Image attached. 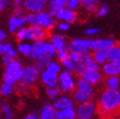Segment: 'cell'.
Masks as SVG:
<instances>
[{"label": "cell", "mask_w": 120, "mask_h": 119, "mask_svg": "<svg viewBox=\"0 0 120 119\" xmlns=\"http://www.w3.org/2000/svg\"><path fill=\"white\" fill-rule=\"evenodd\" d=\"M30 51H31V44L28 42H25V41H22L17 47V52L25 56H28Z\"/></svg>", "instance_id": "cell-27"}, {"label": "cell", "mask_w": 120, "mask_h": 119, "mask_svg": "<svg viewBox=\"0 0 120 119\" xmlns=\"http://www.w3.org/2000/svg\"><path fill=\"white\" fill-rule=\"evenodd\" d=\"M40 79L41 82L46 87H54L58 86V74L54 73L52 71H49L48 69L44 68L40 71Z\"/></svg>", "instance_id": "cell-14"}, {"label": "cell", "mask_w": 120, "mask_h": 119, "mask_svg": "<svg viewBox=\"0 0 120 119\" xmlns=\"http://www.w3.org/2000/svg\"><path fill=\"white\" fill-rule=\"evenodd\" d=\"M56 26H57V28H58V30L62 31V32H65V31L69 30V28H70V23L65 22H60L58 25H56Z\"/></svg>", "instance_id": "cell-38"}, {"label": "cell", "mask_w": 120, "mask_h": 119, "mask_svg": "<svg viewBox=\"0 0 120 119\" xmlns=\"http://www.w3.org/2000/svg\"><path fill=\"white\" fill-rule=\"evenodd\" d=\"M68 57H69V59H70L73 63H75V62L80 61L82 55L79 54V53H77V52H69V53H68Z\"/></svg>", "instance_id": "cell-41"}, {"label": "cell", "mask_w": 120, "mask_h": 119, "mask_svg": "<svg viewBox=\"0 0 120 119\" xmlns=\"http://www.w3.org/2000/svg\"><path fill=\"white\" fill-rule=\"evenodd\" d=\"M100 31H101L100 28H98V27H89L85 30V33L88 36H94V35L99 34Z\"/></svg>", "instance_id": "cell-42"}, {"label": "cell", "mask_w": 120, "mask_h": 119, "mask_svg": "<svg viewBox=\"0 0 120 119\" xmlns=\"http://www.w3.org/2000/svg\"><path fill=\"white\" fill-rule=\"evenodd\" d=\"M12 3V0H0V12H2L7 5H10Z\"/></svg>", "instance_id": "cell-45"}, {"label": "cell", "mask_w": 120, "mask_h": 119, "mask_svg": "<svg viewBox=\"0 0 120 119\" xmlns=\"http://www.w3.org/2000/svg\"><path fill=\"white\" fill-rule=\"evenodd\" d=\"M57 109L52 104H45L40 112L41 119H56Z\"/></svg>", "instance_id": "cell-21"}, {"label": "cell", "mask_w": 120, "mask_h": 119, "mask_svg": "<svg viewBox=\"0 0 120 119\" xmlns=\"http://www.w3.org/2000/svg\"><path fill=\"white\" fill-rule=\"evenodd\" d=\"M75 89L81 91V92L84 93V94H86L87 96H88L89 98H91V99L94 97L95 92H94L93 86H92L91 84H89L88 82L84 81V80L81 79V78H79L78 80H76V82H75Z\"/></svg>", "instance_id": "cell-19"}, {"label": "cell", "mask_w": 120, "mask_h": 119, "mask_svg": "<svg viewBox=\"0 0 120 119\" xmlns=\"http://www.w3.org/2000/svg\"><path fill=\"white\" fill-rule=\"evenodd\" d=\"M1 104H2V103H1V100H0V108H1Z\"/></svg>", "instance_id": "cell-51"}, {"label": "cell", "mask_w": 120, "mask_h": 119, "mask_svg": "<svg viewBox=\"0 0 120 119\" xmlns=\"http://www.w3.org/2000/svg\"><path fill=\"white\" fill-rule=\"evenodd\" d=\"M46 69H48L49 71H52V72L54 73H57L59 74V72L61 71V65H60V63L58 62H55V61H51L49 62V63H48L46 65Z\"/></svg>", "instance_id": "cell-33"}, {"label": "cell", "mask_w": 120, "mask_h": 119, "mask_svg": "<svg viewBox=\"0 0 120 119\" xmlns=\"http://www.w3.org/2000/svg\"><path fill=\"white\" fill-rule=\"evenodd\" d=\"M26 14L23 9H15L13 16H11L8 20V29L11 33H15L18 29L26 26Z\"/></svg>", "instance_id": "cell-7"}, {"label": "cell", "mask_w": 120, "mask_h": 119, "mask_svg": "<svg viewBox=\"0 0 120 119\" xmlns=\"http://www.w3.org/2000/svg\"><path fill=\"white\" fill-rule=\"evenodd\" d=\"M116 41L113 38H101V39H91V45H90V48L92 51L95 50H106L110 48L111 46L115 45Z\"/></svg>", "instance_id": "cell-15"}, {"label": "cell", "mask_w": 120, "mask_h": 119, "mask_svg": "<svg viewBox=\"0 0 120 119\" xmlns=\"http://www.w3.org/2000/svg\"><path fill=\"white\" fill-rule=\"evenodd\" d=\"M49 7H56V8H64L67 7L68 4V0H49L47 2Z\"/></svg>", "instance_id": "cell-31"}, {"label": "cell", "mask_w": 120, "mask_h": 119, "mask_svg": "<svg viewBox=\"0 0 120 119\" xmlns=\"http://www.w3.org/2000/svg\"><path fill=\"white\" fill-rule=\"evenodd\" d=\"M120 106V93L118 90H105L101 94L99 99V109L101 114L109 115L116 111Z\"/></svg>", "instance_id": "cell-1"}, {"label": "cell", "mask_w": 120, "mask_h": 119, "mask_svg": "<svg viewBox=\"0 0 120 119\" xmlns=\"http://www.w3.org/2000/svg\"><path fill=\"white\" fill-rule=\"evenodd\" d=\"M68 51L67 49H64V50H61V51H57L56 52V55H57V58L60 62H62L63 60L68 58Z\"/></svg>", "instance_id": "cell-40"}, {"label": "cell", "mask_w": 120, "mask_h": 119, "mask_svg": "<svg viewBox=\"0 0 120 119\" xmlns=\"http://www.w3.org/2000/svg\"><path fill=\"white\" fill-rule=\"evenodd\" d=\"M13 59H14V58H12L10 55L7 54V53H4V54L2 55V61H3V63H4L5 65H7L8 63H10Z\"/></svg>", "instance_id": "cell-44"}, {"label": "cell", "mask_w": 120, "mask_h": 119, "mask_svg": "<svg viewBox=\"0 0 120 119\" xmlns=\"http://www.w3.org/2000/svg\"><path fill=\"white\" fill-rule=\"evenodd\" d=\"M46 94L47 96L50 99H56L60 96L61 91L58 86H54V87H46Z\"/></svg>", "instance_id": "cell-30"}, {"label": "cell", "mask_w": 120, "mask_h": 119, "mask_svg": "<svg viewBox=\"0 0 120 119\" xmlns=\"http://www.w3.org/2000/svg\"><path fill=\"white\" fill-rule=\"evenodd\" d=\"M50 43L53 45L56 51H61L64 49H67V39L63 34L56 33L53 34L50 38Z\"/></svg>", "instance_id": "cell-18"}, {"label": "cell", "mask_w": 120, "mask_h": 119, "mask_svg": "<svg viewBox=\"0 0 120 119\" xmlns=\"http://www.w3.org/2000/svg\"><path fill=\"white\" fill-rule=\"evenodd\" d=\"M55 18L60 22H65L68 23H72L77 20V14L73 10H70L67 7L62 8L55 15Z\"/></svg>", "instance_id": "cell-13"}, {"label": "cell", "mask_w": 120, "mask_h": 119, "mask_svg": "<svg viewBox=\"0 0 120 119\" xmlns=\"http://www.w3.org/2000/svg\"><path fill=\"white\" fill-rule=\"evenodd\" d=\"M61 63H62L63 67H64L65 70H68V71H71V72H72L73 67H74V63L69 59V57L67 58V59H64V60H63Z\"/></svg>", "instance_id": "cell-36"}, {"label": "cell", "mask_w": 120, "mask_h": 119, "mask_svg": "<svg viewBox=\"0 0 120 119\" xmlns=\"http://www.w3.org/2000/svg\"><path fill=\"white\" fill-rule=\"evenodd\" d=\"M91 39L75 38L67 44V50L68 52H77L79 54H87L91 50Z\"/></svg>", "instance_id": "cell-8"}, {"label": "cell", "mask_w": 120, "mask_h": 119, "mask_svg": "<svg viewBox=\"0 0 120 119\" xmlns=\"http://www.w3.org/2000/svg\"><path fill=\"white\" fill-rule=\"evenodd\" d=\"M75 1H79L80 2V0H75Z\"/></svg>", "instance_id": "cell-53"}, {"label": "cell", "mask_w": 120, "mask_h": 119, "mask_svg": "<svg viewBox=\"0 0 120 119\" xmlns=\"http://www.w3.org/2000/svg\"><path fill=\"white\" fill-rule=\"evenodd\" d=\"M98 109L97 104L89 100L85 103L79 104L75 108L76 117L75 119H92Z\"/></svg>", "instance_id": "cell-6"}, {"label": "cell", "mask_w": 120, "mask_h": 119, "mask_svg": "<svg viewBox=\"0 0 120 119\" xmlns=\"http://www.w3.org/2000/svg\"><path fill=\"white\" fill-rule=\"evenodd\" d=\"M46 4L47 3L43 0H23L22 9L27 13L36 14L45 9Z\"/></svg>", "instance_id": "cell-12"}, {"label": "cell", "mask_w": 120, "mask_h": 119, "mask_svg": "<svg viewBox=\"0 0 120 119\" xmlns=\"http://www.w3.org/2000/svg\"><path fill=\"white\" fill-rule=\"evenodd\" d=\"M51 57H49V56H43V57H41V58H39L38 60H36V67L41 71V70H43L45 67H46V65L49 63V62L51 61Z\"/></svg>", "instance_id": "cell-29"}, {"label": "cell", "mask_w": 120, "mask_h": 119, "mask_svg": "<svg viewBox=\"0 0 120 119\" xmlns=\"http://www.w3.org/2000/svg\"><path fill=\"white\" fill-rule=\"evenodd\" d=\"M80 7V2L79 1H75V0H68V4H67V8L70 10H77Z\"/></svg>", "instance_id": "cell-39"}, {"label": "cell", "mask_w": 120, "mask_h": 119, "mask_svg": "<svg viewBox=\"0 0 120 119\" xmlns=\"http://www.w3.org/2000/svg\"><path fill=\"white\" fill-rule=\"evenodd\" d=\"M36 17V26H41L47 30L52 29L56 26V21L55 17H54L49 11H41L39 13L35 14Z\"/></svg>", "instance_id": "cell-9"}, {"label": "cell", "mask_w": 120, "mask_h": 119, "mask_svg": "<svg viewBox=\"0 0 120 119\" xmlns=\"http://www.w3.org/2000/svg\"><path fill=\"white\" fill-rule=\"evenodd\" d=\"M86 67H87V68H92V69H100L101 64H99L97 62L94 61V60L92 59L91 61H90V62L86 64Z\"/></svg>", "instance_id": "cell-43"}, {"label": "cell", "mask_w": 120, "mask_h": 119, "mask_svg": "<svg viewBox=\"0 0 120 119\" xmlns=\"http://www.w3.org/2000/svg\"><path fill=\"white\" fill-rule=\"evenodd\" d=\"M38 117H37V115L35 114V113H30V114H28V115H26V117H23L22 119H37Z\"/></svg>", "instance_id": "cell-49"}, {"label": "cell", "mask_w": 120, "mask_h": 119, "mask_svg": "<svg viewBox=\"0 0 120 119\" xmlns=\"http://www.w3.org/2000/svg\"><path fill=\"white\" fill-rule=\"evenodd\" d=\"M5 53V43L0 44V55H3Z\"/></svg>", "instance_id": "cell-50"}, {"label": "cell", "mask_w": 120, "mask_h": 119, "mask_svg": "<svg viewBox=\"0 0 120 119\" xmlns=\"http://www.w3.org/2000/svg\"><path fill=\"white\" fill-rule=\"evenodd\" d=\"M26 40L37 41L45 39L48 35V30L38 26H29L28 27L25 26Z\"/></svg>", "instance_id": "cell-10"}, {"label": "cell", "mask_w": 120, "mask_h": 119, "mask_svg": "<svg viewBox=\"0 0 120 119\" xmlns=\"http://www.w3.org/2000/svg\"><path fill=\"white\" fill-rule=\"evenodd\" d=\"M76 111L73 104L68 105L62 109H57L56 119H75Z\"/></svg>", "instance_id": "cell-17"}, {"label": "cell", "mask_w": 120, "mask_h": 119, "mask_svg": "<svg viewBox=\"0 0 120 119\" xmlns=\"http://www.w3.org/2000/svg\"><path fill=\"white\" fill-rule=\"evenodd\" d=\"M75 78L71 71L61 70L58 74V87L63 93H71L75 89Z\"/></svg>", "instance_id": "cell-4"}, {"label": "cell", "mask_w": 120, "mask_h": 119, "mask_svg": "<svg viewBox=\"0 0 120 119\" xmlns=\"http://www.w3.org/2000/svg\"><path fill=\"white\" fill-rule=\"evenodd\" d=\"M14 92V84H11L8 82H3L0 85V94L2 96H10Z\"/></svg>", "instance_id": "cell-28"}, {"label": "cell", "mask_w": 120, "mask_h": 119, "mask_svg": "<svg viewBox=\"0 0 120 119\" xmlns=\"http://www.w3.org/2000/svg\"><path fill=\"white\" fill-rule=\"evenodd\" d=\"M56 50L50 43V41H47L45 39L34 41L33 44H31V51L27 56L29 59L36 61L39 58L43 56H49L53 58L56 55Z\"/></svg>", "instance_id": "cell-2"}, {"label": "cell", "mask_w": 120, "mask_h": 119, "mask_svg": "<svg viewBox=\"0 0 120 119\" xmlns=\"http://www.w3.org/2000/svg\"><path fill=\"white\" fill-rule=\"evenodd\" d=\"M85 68H86V65H85V63H83V61H82V57H81V60H80V61L74 63V67H73L72 72L75 73V74L80 75L81 72H82V71L85 69Z\"/></svg>", "instance_id": "cell-34"}, {"label": "cell", "mask_w": 120, "mask_h": 119, "mask_svg": "<svg viewBox=\"0 0 120 119\" xmlns=\"http://www.w3.org/2000/svg\"><path fill=\"white\" fill-rule=\"evenodd\" d=\"M93 60L96 61L99 64H104L105 62H107V56H106V50H95L92 56Z\"/></svg>", "instance_id": "cell-24"}, {"label": "cell", "mask_w": 120, "mask_h": 119, "mask_svg": "<svg viewBox=\"0 0 120 119\" xmlns=\"http://www.w3.org/2000/svg\"><path fill=\"white\" fill-rule=\"evenodd\" d=\"M103 74L105 76H112V75H118L120 73V61L117 62H110L107 61L103 64L101 67Z\"/></svg>", "instance_id": "cell-16"}, {"label": "cell", "mask_w": 120, "mask_h": 119, "mask_svg": "<svg viewBox=\"0 0 120 119\" xmlns=\"http://www.w3.org/2000/svg\"><path fill=\"white\" fill-rule=\"evenodd\" d=\"M15 3V9H22L23 0H12Z\"/></svg>", "instance_id": "cell-47"}, {"label": "cell", "mask_w": 120, "mask_h": 119, "mask_svg": "<svg viewBox=\"0 0 120 119\" xmlns=\"http://www.w3.org/2000/svg\"><path fill=\"white\" fill-rule=\"evenodd\" d=\"M119 84H120V80L118 75L106 76V78L105 80V85L106 89H110V90H118Z\"/></svg>", "instance_id": "cell-23"}, {"label": "cell", "mask_w": 120, "mask_h": 119, "mask_svg": "<svg viewBox=\"0 0 120 119\" xmlns=\"http://www.w3.org/2000/svg\"><path fill=\"white\" fill-rule=\"evenodd\" d=\"M18 90H19L20 93L25 94V93H26L29 90V87L28 86H26V85H22V84H20L19 87H18Z\"/></svg>", "instance_id": "cell-46"}, {"label": "cell", "mask_w": 120, "mask_h": 119, "mask_svg": "<svg viewBox=\"0 0 120 119\" xmlns=\"http://www.w3.org/2000/svg\"><path fill=\"white\" fill-rule=\"evenodd\" d=\"M5 53H7L12 58H16L18 55L17 50L14 49V47L12 46L11 43H5Z\"/></svg>", "instance_id": "cell-37"}, {"label": "cell", "mask_w": 120, "mask_h": 119, "mask_svg": "<svg viewBox=\"0 0 120 119\" xmlns=\"http://www.w3.org/2000/svg\"><path fill=\"white\" fill-rule=\"evenodd\" d=\"M39 74H40V70L36 67V65L28 64L26 67H22V76L19 82L20 84L30 87L36 83V81L39 78Z\"/></svg>", "instance_id": "cell-5"}, {"label": "cell", "mask_w": 120, "mask_h": 119, "mask_svg": "<svg viewBox=\"0 0 120 119\" xmlns=\"http://www.w3.org/2000/svg\"><path fill=\"white\" fill-rule=\"evenodd\" d=\"M106 56H107V61L110 62L120 61V47L115 44L111 46L110 48L106 49Z\"/></svg>", "instance_id": "cell-22"}, {"label": "cell", "mask_w": 120, "mask_h": 119, "mask_svg": "<svg viewBox=\"0 0 120 119\" xmlns=\"http://www.w3.org/2000/svg\"><path fill=\"white\" fill-rule=\"evenodd\" d=\"M0 119H1V118H0ZM4 119H6V118H4Z\"/></svg>", "instance_id": "cell-56"}, {"label": "cell", "mask_w": 120, "mask_h": 119, "mask_svg": "<svg viewBox=\"0 0 120 119\" xmlns=\"http://www.w3.org/2000/svg\"><path fill=\"white\" fill-rule=\"evenodd\" d=\"M0 118H1V114H0Z\"/></svg>", "instance_id": "cell-54"}, {"label": "cell", "mask_w": 120, "mask_h": 119, "mask_svg": "<svg viewBox=\"0 0 120 119\" xmlns=\"http://www.w3.org/2000/svg\"><path fill=\"white\" fill-rule=\"evenodd\" d=\"M22 72V65L17 60H12V62L6 65L4 71L3 80L4 82H8L11 84H17L20 81Z\"/></svg>", "instance_id": "cell-3"}, {"label": "cell", "mask_w": 120, "mask_h": 119, "mask_svg": "<svg viewBox=\"0 0 120 119\" xmlns=\"http://www.w3.org/2000/svg\"><path fill=\"white\" fill-rule=\"evenodd\" d=\"M43 1H44V2H46V3H47V2H48V0H43Z\"/></svg>", "instance_id": "cell-52"}, {"label": "cell", "mask_w": 120, "mask_h": 119, "mask_svg": "<svg viewBox=\"0 0 120 119\" xmlns=\"http://www.w3.org/2000/svg\"><path fill=\"white\" fill-rule=\"evenodd\" d=\"M73 104V102L71 100V99L68 96H61V97H58L55 99V102L52 104L54 108L56 109H62V108H67L68 105H71Z\"/></svg>", "instance_id": "cell-20"}, {"label": "cell", "mask_w": 120, "mask_h": 119, "mask_svg": "<svg viewBox=\"0 0 120 119\" xmlns=\"http://www.w3.org/2000/svg\"><path fill=\"white\" fill-rule=\"evenodd\" d=\"M109 7H107V5L103 3L99 8H97V10H96V15H97V17H105L106 16L107 14H109Z\"/></svg>", "instance_id": "cell-35"}, {"label": "cell", "mask_w": 120, "mask_h": 119, "mask_svg": "<svg viewBox=\"0 0 120 119\" xmlns=\"http://www.w3.org/2000/svg\"><path fill=\"white\" fill-rule=\"evenodd\" d=\"M37 119H41V118H37Z\"/></svg>", "instance_id": "cell-55"}, {"label": "cell", "mask_w": 120, "mask_h": 119, "mask_svg": "<svg viewBox=\"0 0 120 119\" xmlns=\"http://www.w3.org/2000/svg\"><path fill=\"white\" fill-rule=\"evenodd\" d=\"M98 2L99 0H80V5L89 13H95L98 8Z\"/></svg>", "instance_id": "cell-25"}, {"label": "cell", "mask_w": 120, "mask_h": 119, "mask_svg": "<svg viewBox=\"0 0 120 119\" xmlns=\"http://www.w3.org/2000/svg\"><path fill=\"white\" fill-rule=\"evenodd\" d=\"M6 37H7V33H6L3 29L0 28V44L3 43V41L6 39Z\"/></svg>", "instance_id": "cell-48"}, {"label": "cell", "mask_w": 120, "mask_h": 119, "mask_svg": "<svg viewBox=\"0 0 120 119\" xmlns=\"http://www.w3.org/2000/svg\"><path fill=\"white\" fill-rule=\"evenodd\" d=\"M80 78L83 79L84 81L88 82L92 86H95V85H98L101 81V79H103V73L100 71V69H92V68L86 67L81 72Z\"/></svg>", "instance_id": "cell-11"}, {"label": "cell", "mask_w": 120, "mask_h": 119, "mask_svg": "<svg viewBox=\"0 0 120 119\" xmlns=\"http://www.w3.org/2000/svg\"><path fill=\"white\" fill-rule=\"evenodd\" d=\"M1 112L5 115L6 119H12L14 116V112L13 109L11 108V106L8 104H1Z\"/></svg>", "instance_id": "cell-32"}, {"label": "cell", "mask_w": 120, "mask_h": 119, "mask_svg": "<svg viewBox=\"0 0 120 119\" xmlns=\"http://www.w3.org/2000/svg\"><path fill=\"white\" fill-rule=\"evenodd\" d=\"M73 92V100H74V102L75 103H77V104H82V103H85V102H87V100H92L91 98H89L86 94H84V93H82L81 91H79V90H77V89H75V90H73L72 91Z\"/></svg>", "instance_id": "cell-26"}]
</instances>
